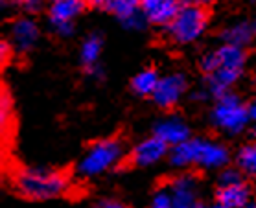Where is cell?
Masks as SVG:
<instances>
[{"label":"cell","mask_w":256,"mask_h":208,"mask_svg":"<svg viewBox=\"0 0 256 208\" xmlns=\"http://www.w3.org/2000/svg\"><path fill=\"white\" fill-rule=\"evenodd\" d=\"M245 64V52L240 46L223 44L201 59V70L206 74L208 88L222 96L232 87Z\"/></svg>","instance_id":"cell-1"},{"label":"cell","mask_w":256,"mask_h":208,"mask_svg":"<svg viewBox=\"0 0 256 208\" xmlns=\"http://www.w3.org/2000/svg\"><path fill=\"white\" fill-rule=\"evenodd\" d=\"M13 186L18 196L32 201H48L66 194L68 177L58 170L30 168L15 175Z\"/></svg>","instance_id":"cell-2"},{"label":"cell","mask_w":256,"mask_h":208,"mask_svg":"<svg viewBox=\"0 0 256 208\" xmlns=\"http://www.w3.org/2000/svg\"><path fill=\"white\" fill-rule=\"evenodd\" d=\"M208 26V12L201 4H182L177 17L170 24V37L175 42H194Z\"/></svg>","instance_id":"cell-3"},{"label":"cell","mask_w":256,"mask_h":208,"mask_svg":"<svg viewBox=\"0 0 256 208\" xmlns=\"http://www.w3.org/2000/svg\"><path fill=\"white\" fill-rule=\"evenodd\" d=\"M120 156H122V144L116 138L98 140L87 150L78 168L82 175L92 177L111 170L120 160Z\"/></svg>","instance_id":"cell-4"},{"label":"cell","mask_w":256,"mask_h":208,"mask_svg":"<svg viewBox=\"0 0 256 208\" xmlns=\"http://www.w3.org/2000/svg\"><path fill=\"white\" fill-rule=\"evenodd\" d=\"M249 109L245 107L236 94L225 92L218 98L212 120L220 129L228 133H240L249 122Z\"/></svg>","instance_id":"cell-5"},{"label":"cell","mask_w":256,"mask_h":208,"mask_svg":"<svg viewBox=\"0 0 256 208\" xmlns=\"http://www.w3.org/2000/svg\"><path fill=\"white\" fill-rule=\"evenodd\" d=\"M87 0H52L50 20L59 35H70L72 20L85 10Z\"/></svg>","instance_id":"cell-6"},{"label":"cell","mask_w":256,"mask_h":208,"mask_svg":"<svg viewBox=\"0 0 256 208\" xmlns=\"http://www.w3.org/2000/svg\"><path fill=\"white\" fill-rule=\"evenodd\" d=\"M188 83H186V78L182 74H172L168 78H164V80L158 81L157 88H155V92H153V102L155 105H158L160 109H172L179 98L184 94L186 90Z\"/></svg>","instance_id":"cell-7"},{"label":"cell","mask_w":256,"mask_h":208,"mask_svg":"<svg viewBox=\"0 0 256 208\" xmlns=\"http://www.w3.org/2000/svg\"><path fill=\"white\" fill-rule=\"evenodd\" d=\"M179 0H140V12L152 24H172L180 12Z\"/></svg>","instance_id":"cell-8"},{"label":"cell","mask_w":256,"mask_h":208,"mask_svg":"<svg viewBox=\"0 0 256 208\" xmlns=\"http://www.w3.org/2000/svg\"><path fill=\"white\" fill-rule=\"evenodd\" d=\"M168 153V144L162 142L158 136L142 140L133 151H131V162L134 166H152L158 162Z\"/></svg>","instance_id":"cell-9"},{"label":"cell","mask_w":256,"mask_h":208,"mask_svg":"<svg viewBox=\"0 0 256 208\" xmlns=\"http://www.w3.org/2000/svg\"><path fill=\"white\" fill-rule=\"evenodd\" d=\"M10 39H12V44L15 50L28 52L30 48H34V44L39 39V28L30 18H18V20H15L12 24Z\"/></svg>","instance_id":"cell-10"},{"label":"cell","mask_w":256,"mask_h":208,"mask_svg":"<svg viewBox=\"0 0 256 208\" xmlns=\"http://www.w3.org/2000/svg\"><path fill=\"white\" fill-rule=\"evenodd\" d=\"M174 201L172 208H194L196 199V177L194 175H180L170 186Z\"/></svg>","instance_id":"cell-11"},{"label":"cell","mask_w":256,"mask_h":208,"mask_svg":"<svg viewBox=\"0 0 256 208\" xmlns=\"http://www.w3.org/2000/svg\"><path fill=\"white\" fill-rule=\"evenodd\" d=\"M188 134H190V129L180 118H168V120H162L160 124L155 126V136H158L168 146H177L186 142Z\"/></svg>","instance_id":"cell-12"},{"label":"cell","mask_w":256,"mask_h":208,"mask_svg":"<svg viewBox=\"0 0 256 208\" xmlns=\"http://www.w3.org/2000/svg\"><path fill=\"white\" fill-rule=\"evenodd\" d=\"M216 197H218V202L228 208H245L250 197V188L244 180L232 182V184H220Z\"/></svg>","instance_id":"cell-13"},{"label":"cell","mask_w":256,"mask_h":208,"mask_svg":"<svg viewBox=\"0 0 256 208\" xmlns=\"http://www.w3.org/2000/svg\"><path fill=\"white\" fill-rule=\"evenodd\" d=\"M201 146L203 140H190L182 144L174 146L170 151V162L174 166H190V164H199V155H201Z\"/></svg>","instance_id":"cell-14"},{"label":"cell","mask_w":256,"mask_h":208,"mask_svg":"<svg viewBox=\"0 0 256 208\" xmlns=\"http://www.w3.org/2000/svg\"><path fill=\"white\" fill-rule=\"evenodd\" d=\"M227 162H228V151L223 146L203 140L201 155H199V164L201 166H204V168H222Z\"/></svg>","instance_id":"cell-15"},{"label":"cell","mask_w":256,"mask_h":208,"mask_svg":"<svg viewBox=\"0 0 256 208\" xmlns=\"http://www.w3.org/2000/svg\"><path fill=\"white\" fill-rule=\"evenodd\" d=\"M158 74L155 68H146L142 72L134 76L133 81H131V87L136 94L140 96H153L155 92V88L158 85Z\"/></svg>","instance_id":"cell-16"},{"label":"cell","mask_w":256,"mask_h":208,"mask_svg":"<svg viewBox=\"0 0 256 208\" xmlns=\"http://www.w3.org/2000/svg\"><path fill=\"white\" fill-rule=\"evenodd\" d=\"M254 34V28H250L249 24L245 22H240V24H234L230 28H227L223 32V39H225V44H232V46H244L250 40Z\"/></svg>","instance_id":"cell-17"},{"label":"cell","mask_w":256,"mask_h":208,"mask_svg":"<svg viewBox=\"0 0 256 208\" xmlns=\"http://www.w3.org/2000/svg\"><path fill=\"white\" fill-rule=\"evenodd\" d=\"M102 37L100 35H90L82 46V61L83 64L87 66L88 72H92L94 66H96V61L100 58V52H102Z\"/></svg>","instance_id":"cell-18"},{"label":"cell","mask_w":256,"mask_h":208,"mask_svg":"<svg viewBox=\"0 0 256 208\" xmlns=\"http://www.w3.org/2000/svg\"><path fill=\"white\" fill-rule=\"evenodd\" d=\"M109 12H112L124 24L136 17L140 12V0H112Z\"/></svg>","instance_id":"cell-19"},{"label":"cell","mask_w":256,"mask_h":208,"mask_svg":"<svg viewBox=\"0 0 256 208\" xmlns=\"http://www.w3.org/2000/svg\"><path fill=\"white\" fill-rule=\"evenodd\" d=\"M238 166L245 174L256 175V144H249L244 150H240Z\"/></svg>","instance_id":"cell-20"},{"label":"cell","mask_w":256,"mask_h":208,"mask_svg":"<svg viewBox=\"0 0 256 208\" xmlns=\"http://www.w3.org/2000/svg\"><path fill=\"white\" fill-rule=\"evenodd\" d=\"M172 201H174V196L170 188L158 190L152 199V208H172Z\"/></svg>","instance_id":"cell-21"},{"label":"cell","mask_w":256,"mask_h":208,"mask_svg":"<svg viewBox=\"0 0 256 208\" xmlns=\"http://www.w3.org/2000/svg\"><path fill=\"white\" fill-rule=\"evenodd\" d=\"M12 100L8 96V92H2V129H8V126L12 124Z\"/></svg>","instance_id":"cell-22"},{"label":"cell","mask_w":256,"mask_h":208,"mask_svg":"<svg viewBox=\"0 0 256 208\" xmlns=\"http://www.w3.org/2000/svg\"><path fill=\"white\" fill-rule=\"evenodd\" d=\"M240 180H242V175L238 170L227 168L220 175V184H232V182H240Z\"/></svg>","instance_id":"cell-23"},{"label":"cell","mask_w":256,"mask_h":208,"mask_svg":"<svg viewBox=\"0 0 256 208\" xmlns=\"http://www.w3.org/2000/svg\"><path fill=\"white\" fill-rule=\"evenodd\" d=\"M94 208H129L128 204H124L122 201L118 199H102L94 204Z\"/></svg>","instance_id":"cell-24"},{"label":"cell","mask_w":256,"mask_h":208,"mask_svg":"<svg viewBox=\"0 0 256 208\" xmlns=\"http://www.w3.org/2000/svg\"><path fill=\"white\" fill-rule=\"evenodd\" d=\"M41 2L42 0H17V4H20L28 12H37L41 8Z\"/></svg>","instance_id":"cell-25"},{"label":"cell","mask_w":256,"mask_h":208,"mask_svg":"<svg viewBox=\"0 0 256 208\" xmlns=\"http://www.w3.org/2000/svg\"><path fill=\"white\" fill-rule=\"evenodd\" d=\"M12 44L10 42H2L0 44V52H2V63H8L10 58H12Z\"/></svg>","instance_id":"cell-26"},{"label":"cell","mask_w":256,"mask_h":208,"mask_svg":"<svg viewBox=\"0 0 256 208\" xmlns=\"http://www.w3.org/2000/svg\"><path fill=\"white\" fill-rule=\"evenodd\" d=\"M112 0H87V4H90L92 8H107L109 10V6H111Z\"/></svg>","instance_id":"cell-27"},{"label":"cell","mask_w":256,"mask_h":208,"mask_svg":"<svg viewBox=\"0 0 256 208\" xmlns=\"http://www.w3.org/2000/svg\"><path fill=\"white\" fill-rule=\"evenodd\" d=\"M208 2H216V0H184V4H208Z\"/></svg>","instance_id":"cell-28"},{"label":"cell","mask_w":256,"mask_h":208,"mask_svg":"<svg viewBox=\"0 0 256 208\" xmlns=\"http://www.w3.org/2000/svg\"><path fill=\"white\" fill-rule=\"evenodd\" d=\"M247 109H249V116H250V118H254V120H256V102H252V104H250Z\"/></svg>","instance_id":"cell-29"},{"label":"cell","mask_w":256,"mask_h":208,"mask_svg":"<svg viewBox=\"0 0 256 208\" xmlns=\"http://www.w3.org/2000/svg\"><path fill=\"white\" fill-rule=\"evenodd\" d=\"M212 208H228V206H225V204H222V202H218V204H214Z\"/></svg>","instance_id":"cell-30"},{"label":"cell","mask_w":256,"mask_h":208,"mask_svg":"<svg viewBox=\"0 0 256 208\" xmlns=\"http://www.w3.org/2000/svg\"><path fill=\"white\" fill-rule=\"evenodd\" d=\"M194 208H204V206H203V204H201V202L198 201V202H196V204H194Z\"/></svg>","instance_id":"cell-31"},{"label":"cell","mask_w":256,"mask_h":208,"mask_svg":"<svg viewBox=\"0 0 256 208\" xmlns=\"http://www.w3.org/2000/svg\"><path fill=\"white\" fill-rule=\"evenodd\" d=\"M252 28H254V32H256V22H254V26H252Z\"/></svg>","instance_id":"cell-32"},{"label":"cell","mask_w":256,"mask_h":208,"mask_svg":"<svg viewBox=\"0 0 256 208\" xmlns=\"http://www.w3.org/2000/svg\"><path fill=\"white\" fill-rule=\"evenodd\" d=\"M245 208H256V206H245Z\"/></svg>","instance_id":"cell-33"},{"label":"cell","mask_w":256,"mask_h":208,"mask_svg":"<svg viewBox=\"0 0 256 208\" xmlns=\"http://www.w3.org/2000/svg\"><path fill=\"white\" fill-rule=\"evenodd\" d=\"M252 133H254V134H256V129H254V131H252Z\"/></svg>","instance_id":"cell-34"},{"label":"cell","mask_w":256,"mask_h":208,"mask_svg":"<svg viewBox=\"0 0 256 208\" xmlns=\"http://www.w3.org/2000/svg\"><path fill=\"white\" fill-rule=\"evenodd\" d=\"M252 2H256V0H252Z\"/></svg>","instance_id":"cell-35"}]
</instances>
